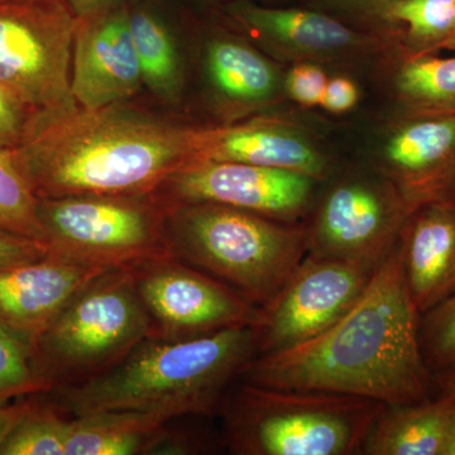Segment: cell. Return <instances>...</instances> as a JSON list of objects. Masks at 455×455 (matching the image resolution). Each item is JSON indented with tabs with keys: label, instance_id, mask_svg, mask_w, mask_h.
Instances as JSON below:
<instances>
[{
	"label": "cell",
	"instance_id": "6da1fadb",
	"mask_svg": "<svg viewBox=\"0 0 455 455\" xmlns=\"http://www.w3.org/2000/svg\"><path fill=\"white\" fill-rule=\"evenodd\" d=\"M400 242L343 317L313 339L256 355L242 381L266 387L325 391L414 405L427 397V373Z\"/></svg>",
	"mask_w": 455,
	"mask_h": 455
},
{
	"label": "cell",
	"instance_id": "7a4b0ae2",
	"mask_svg": "<svg viewBox=\"0 0 455 455\" xmlns=\"http://www.w3.org/2000/svg\"><path fill=\"white\" fill-rule=\"evenodd\" d=\"M197 128L121 109L32 114L11 155L38 199L147 196L196 163Z\"/></svg>",
	"mask_w": 455,
	"mask_h": 455
},
{
	"label": "cell",
	"instance_id": "3957f363",
	"mask_svg": "<svg viewBox=\"0 0 455 455\" xmlns=\"http://www.w3.org/2000/svg\"><path fill=\"white\" fill-rule=\"evenodd\" d=\"M256 324L188 339L147 338L106 373L59 388L73 416L113 410L173 418L212 414L257 355Z\"/></svg>",
	"mask_w": 455,
	"mask_h": 455
},
{
	"label": "cell",
	"instance_id": "277c9868",
	"mask_svg": "<svg viewBox=\"0 0 455 455\" xmlns=\"http://www.w3.org/2000/svg\"><path fill=\"white\" fill-rule=\"evenodd\" d=\"M167 242L175 259L260 307L307 256V228L221 204H180L167 220Z\"/></svg>",
	"mask_w": 455,
	"mask_h": 455
},
{
	"label": "cell",
	"instance_id": "5b68a950",
	"mask_svg": "<svg viewBox=\"0 0 455 455\" xmlns=\"http://www.w3.org/2000/svg\"><path fill=\"white\" fill-rule=\"evenodd\" d=\"M227 433L243 455H350L364 443L385 403L325 391L242 381L230 398Z\"/></svg>",
	"mask_w": 455,
	"mask_h": 455
},
{
	"label": "cell",
	"instance_id": "8992f818",
	"mask_svg": "<svg viewBox=\"0 0 455 455\" xmlns=\"http://www.w3.org/2000/svg\"><path fill=\"white\" fill-rule=\"evenodd\" d=\"M152 337L133 268L108 269L71 299L31 349L51 388L90 381Z\"/></svg>",
	"mask_w": 455,
	"mask_h": 455
},
{
	"label": "cell",
	"instance_id": "52a82bcc",
	"mask_svg": "<svg viewBox=\"0 0 455 455\" xmlns=\"http://www.w3.org/2000/svg\"><path fill=\"white\" fill-rule=\"evenodd\" d=\"M172 203L147 196L38 199L44 244L52 256L104 268H133L173 257L167 242Z\"/></svg>",
	"mask_w": 455,
	"mask_h": 455
},
{
	"label": "cell",
	"instance_id": "ba28073f",
	"mask_svg": "<svg viewBox=\"0 0 455 455\" xmlns=\"http://www.w3.org/2000/svg\"><path fill=\"white\" fill-rule=\"evenodd\" d=\"M76 25L66 0H0V83L32 114L76 109L71 92Z\"/></svg>",
	"mask_w": 455,
	"mask_h": 455
},
{
	"label": "cell",
	"instance_id": "9c48e42d",
	"mask_svg": "<svg viewBox=\"0 0 455 455\" xmlns=\"http://www.w3.org/2000/svg\"><path fill=\"white\" fill-rule=\"evenodd\" d=\"M379 266L307 254L259 307L257 355L292 348L331 328L361 299Z\"/></svg>",
	"mask_w": 455,
	"mask_h": 455
},
{
	"label": "cell",
	"instance_id": "30bf717a",
	"mask_svg": "<svg viewBox=\"0 0 455 455\" xmlns=\"http://www.w3.org/2000/svg\"><path fill=\"white\" fill-rule=\"evenodd\" d=\"M411 209L388 180L350 178L329 188L307 227V254L379 266Z\"/></svg>",
	"mask_w": 455,
	"mask_h": 455
},
{
	"label": "cell",
	"instance_id": "8fae6325",
	"mask_svg": "<svg viewBox=\"0 0 455 455\" xmlns=\"http://www.w3.org/2000/svg\"><path fill=\"white\" fill-rule=\"evenodd\" d=\"M133 272L151 338L188 339L256 324L259 319V307L175 257L149 260Z\"/></svg>",
	"mask_w": 455,
	"mask_h": 455
},
{
	"label": "cell",
	"instance_id": "7c38bea8",
	"mask_svg": "<svg viewBox=\"0 0 455 455\" xmlns=\"http://www.w3.org/2000/svg\"><path fill=\"white\" fill-rule=\"evenodd\" d=\"M235 31L281 62H331L376 52L382 40L346 25L319 9L269 7L256 0H233L218 8Z\"/></svg>",
	"mask_w": 455,
	"mask_h": 455
},
{
	"label": "cell",
	"instance_id": "4fadbf2b",
	"mask_svg": "<svg viewBox=\"0 0 455 455\" xmlns=\"http://www.w3.org/2000/svg\"><path fill=\"white\" fill-rule=\"evenodd\" d=\"M317 180L298 171L218 161H196L164 185L173 205L214 203L296 223L313 204Z\"/></svg>",
	"mask_w": 455,
	"mask_h": 455
},
{
	"label": "cell",
	"instance_id": "5bb4252c",
	"mask_svg": "<svg viewBox=\"0 0 455 455\" xmlns=\"http://www.w3.org/2000/svg\"><path fill=\"white\" fill-rule=\"evenodd\" d=\"M128 3L77 18L71 92L77 107L100 109L133 97L142 85Z\"/></svg>",
	"mask_w": 455,
	"mask_h": 455
},
{
	"label": "cell",
	"instance_id": "9a60e30c",
	"mask_svg": "<svg viewBox=\"0 0 455 455\" xmlns=\"http://www.w3.org/2000/svg\"><path fill=\"white\" fill-rule=\"evenodd\" d=\"M383 178L411 212L455 193V113H410L388 132Z\"/></svg>",
	"mask_w": 455,
	"mask_h": 455
},
{
	"label": "cell",
	"instance_id": "2e32d148",
	"mask_svg": "<svg viewBox=\"0 0 455 455\" xmlns=\"http://www.w3.org/2000/svg\"><path fill=\"white\" fill-rule=\"evenodd\" d=\"M108 269L52 254L0 269V325L32 349L71 299Z\"/></svg>",
	"mask_w": 455,
	"mask_h": 455
},
{
	"label": "cell",
	"instance_id": "e0dca14e",
	"mask_svg": "<svg viewBox=\"0 0 455 455\" xmlns=\"http://www.w3.org/2000/svg\"><path fill=\"white\" fill-rule=\"evenodd\" d=\"M196 161L259 164L298 171L319 181L328 161L322 151L291 123L259 118L239 125L197 128Z\"/></svg>",
	"mask_w": 455,
	"mask_h": 455
},
{
	"label": "cell",
	"instance_id": "ac0fdd59",
	"mask_svg": "<svg viewBox=\"0 0 455 455\" xmlns=\"http://www.w3.org/2000/svg\"><path fill=\"white\" fill-rule=\"evenodd\" d=\"M398 242L412 301L429 313L455 290V193L410 212Z\"/></svg>",
	"mask_w": 455,
	"mask_h": 455
},
{
	"label": "cell",
	"instance_id": "d6986e66",
	"mask_svg": "<svg viewBox=\"0 0 455 455\" xmlns=\"http://www.w3.org/2000/svg\"><path fill=\"white\" fill-rule=\"evenodd\" d=\"M243 41L220 36L206 49V71L212 89L233 114L262 109L284 94L277 66Z\"/></svg>",
	"mask_w": 455,
	"mask_h": 455
},
{
	"label": "cell",
	"instance_id": "ffe728a7",
	"mask_svg": "<svg viewBox=\"0 0 455 455\" xmlns=\"http://www.w3.org/2000/svg\"><path fill=\"white\" fill-rule=\"evenodd\" d=\"M455 397L385 406L362 453L370 455H444Z\"/></svg>",
	"mask_w": 455,
	"mask_h": 455
},
{
	"label": "cell",
	"instance_id": "44dd1931",
	"mask_svg": "<svg viewBox=\"0 0 455 455\" xmlns=\"http://www.w3.org/2000/svg\"><path fill=\"white\" fill-rule=\"evenodd\" d=\"M170 420L155 412L127 410L74 416L68 423L65 455L154 453L166 439Z\"/></svg>",
	"mask_w": 455,
	"mask_h": 455
},
{
	"label": "cell",
	"instance_id": "7402d4cb",
	"mask_svg": "<svg viewBox=\"0 0 455 455\" xmlns=\"http://www.w3.org/2000/svg\"><path fill=\"white\" fill-rule=\"evenodd\" d=\"M155 0H130V29L142 82L158 97L172 101L182 86L181 66L169 27Z\"/></svg>",
	"mask_w": 455,
	"mask_h": 455
},
{
	"label": "cell",
	"instance_id": "603a6c76",
	"mask_svg": "<svg viewBox=\"0 0 455 455\" xmlns=\"http://www.w3.org/2000/svg\"><path fill=\"white\" fill-rule=\"evenodd\" d=\"M395 90L410 113H455V56H403Z\"/></svg>",
	"mask_w": 455,
	"mask_h": 455
},
{
	"label": "cell",
	"instance_id": "cb8c5ba5",
	"mask_svg": "<svg viewBox=\"0 0 455 455\" xmlns=\"http://www.w3.org/2000/svg\"><path fill=\"white\" fill-rule=\"evenodd\" d=\"M379 22L400 29L405 55L443 50L455 28V0H396Z\"/></svg>",
	"mask_w": 455,
	"mask_h": 455
},
{
	"label": "cell",
	"instance_id": "d4e9b609",
	"mask_svg": "<svg viewBox=\"0 0 455 455\" xmlns=\"http://www.w3.org/2000/svg\"><path fill=\"white\" fill-rule=\"evenodd\" d=\"M0 227L44 243L38 197L5 149H0Z\"/></svg>",
	"mask_w": 455,
	"mask_h": 455
},
{
	"label": "cell",
	"instance_id": "484cf974",
	"mask_svg": "<svg viewBox=\"0 0 455 455\" xmlns=\"http://www.w3.org/2000/svg\"><path fill=\"white\" fill-rule=\"evenodd\" d=\"M68 423L56 409H32L17 425L0 455H65Z\"/></svg>",
	"mask_w": 455,
	"mask_h": 455
},
{
	"label": "cell",
	"instance_id": "4316f807",
	"mask_svg": "<svg viewBox=\"0 0 455 455\" xmlns=\"http://www.w3.org/2000/svg\"><path fill=\"white\" fill-rule=\"evenodd\" d=\"M47 390L49 386L33 368L29 347L0 325V405L13 397Z\"/></svg>",
	"mask_w": 455,
	"mask_h": 455
},
{
	"label": "cell",
	"instance_id": "83f0119b",
	"mask_svg": "<svg viewBox=\"0 0 455 455\" xmlns=\"http://www.w3.org/2000/svg\"><path fill=\"white\" fill-rule=\"evenodd\" d=\"M420 341L433 366H455V290L429 311Z\"/></svg>",
	"mask_w": 455,
	"mask_h": 455
},
{
	"label": "cell",
	"instance_id": "f1b7e54d",
	"mask_svg": "<svg viewBox=\"0 0 455 455\" xmlns=\"http://www.w3.org/2000/svg\"><path fill=\"white\" fill-rule=\"evenodd\" d=\"M328 76L322 66L314 62L292 65L283 76V92L301 107L314 108L322 104Z\"/></svg>",
	"mask_w": 455,
	"mask_h": 455
},
{
	"label": "cell",
	"instance_id": "f546056e",
	"mask_svg": "<svg viewBox=\"0 0 455 455\" xmlns=\"http://www.w3.org/2000/svg\"><path fill=\"white\" fill-rule=\"evenodd\" d=\"M32 113L0 83V149L12 151L25 136Z\"/></svg>",
	"mask_w": 455,
	"mask_h": 455
},
{
	"label": "cell",
	"instance_id": "4dcf8cb0",
	"mask_svg": "<svg viewBox=\"0 0 455 455\" xmlns=\"http://www.w3.org/2000/svg\"><path fill=\"white\" fill-rule=\"evenodd\" d=\"M46 245L0 227V269L14 267L47 256Z\"/></svg>",
	"mask_w": 455,
	"mask_h": 455
},
{
	"label": "cell",
	"instance_id": "1f68e13d",
	"mask_svg": "<svg viewBox=\"0 0 455 455\" xmlns=\"http://www.w3.org/2000/svg\"><path fill=\"white\" fill-rule=\"evenodd\" d=\"M316 5L324 11L335 13L347 14V16L362 18V20H377L386 8L390 7L396 0H300Z\"/></svg>",
	"mask_w": 455,
	"mask_h": 455
},
{
	"label": "cell",
	"instance_id": "d6a6232c",
	"mask_svg": "<svg viewBox=\"0 0 455 455\" xmlns=\"http://www.w3.org/2000/svg\"><path fill=\"white\" fill-rule=\"evenodd\" d=\"M358 100L359 90L355 83L346 76H335L328 80L320 107L333 114H343L357 106Z\"/></svg>",
	"mask_w": 455,
	"mask_h": 455
},
{
	"label": "cell",
	"instance_id": "836d02e7",
	"mask_svg": "<svg viewBox=\"0 0 455 455\" xmlns=\"http://www.w3.org/2000/svg\"><path fill=\"white\" fill-rule=\"evenodd\" d=\"M32 409L33 407L26 403L13 406L0 405V449L16 429L17 425Z\"/></svg>",
	"mask_w": 455,
	"mask_h": 455
},
{
	"label": "cell",
	"instance_id": "e575fe53",
	"mask_svg": "<svg viewBox=\"0 0 455 455\" xmlns=\"http://www.w3.org/2000/svg\"><path fill=\"white\" fill-rule=\"evenodd\" d=\"M73 9L76 18H84L97 14L99 12L106 9L116 7V5L124 4L130 0H66Z\"/></svg>",
	"mask_w": 455,
	"mask_h": 455
},
{
	"label": "cell",
	"instance_id": "d590c367",
	"mask_svg": "<svg viewBox=\"0 0 455 455\" xmlns=\"http://www.w3.org/2000/svg\"><path fill=\"white\" fill-rule=\"evenodd\" d=\"M444 455H455V409L451 415V427H449L447 445H445Z\"/></svg>",
	"mask_w": 455,
	"mask_h": 455
},
{
	"label": "cell",
	"instance_id": "8d00e7d4",
	"mask_svg": "<svg viewBox=\"0 0 455 455\" xmlns=\"http://www.w3.org/2000/svg\"><path fill=\"white\" fill-rule=\"evenodd\" d=\"M443 386H444L447 395L455 397V370L449 371L442 377Z\"/></svg>",
	"mask_w": 455,
	"mask_h": 455
},
{
	"label": "cell",
	"instance_id": "74e56055",
	"mask_svg": "<svg viewBox=\"0 0 455 455\" xmlns=\"http://www.w3.org/2000/svg\"><path fill=\"white\" fill-rule=\"evenodd\" d=\"M197 2L203 3V4L212 5V7L220 8L221 5L226 4L228 2H233V0H197ZM256 2H267V0H256Z\"/></svg>",
	"mask_w": 455,
	"mask_h": 455
},
{
	"label": "cell",
	"instance_id": "f35d334b",
	"mask_svg": "<svg viewBox=\"0 0 455 455\" xmlns=\"http://www.w3.org/2000/svg\"><path fill=\"white\" fill-rule=\"evenodd\" d=\"M443 50L451 51V52H455V28L453 33H451L449 40L445 42L444 46H443Z\"/></svg>",
	"mask_w": 455,
	"mask_h": 455
}]
</instances>
